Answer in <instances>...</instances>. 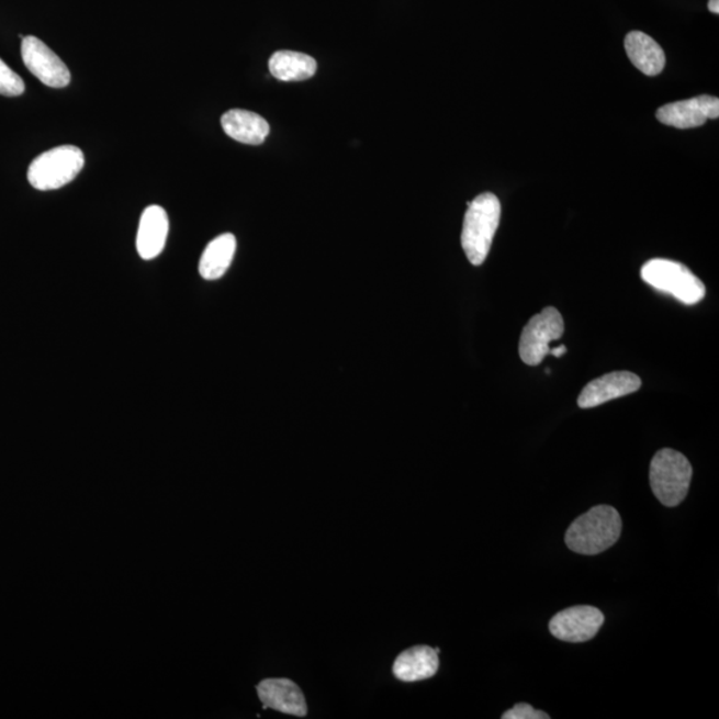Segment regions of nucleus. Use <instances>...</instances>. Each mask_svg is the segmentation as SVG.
<instances>
[{"label": "nucleus", "mask_w": 719, "mask_h": 719, "mask_svg": "<svg viewBox=\"0 0 719 719\" xmlns=\"http://www.w3.org/2000/svg\"><path fill=\"white\" fill-rule=\"evenodd\" d=\"M622 520L613 506L598 505L580 516L566 530L565 543L578 554L605 552L620 539Z\"/></svg>", "instance_id": "f257e3e1"}, {"label": "nucleus", "mask_w": 719, "mask_h": 719, "mask_svg": "<svg viewBox=\"0 0 719 719\" xmlns=\"http://www.w3.org/2000/svg\"><path fill=\"white\" fill-rule=\"evenodd\" d=\"M499 217H502V204L491 192L481 193L473 202L468 203L461 246L473 266H481L486 260L498 228Z\"/></svg>", "instance_id": "f03ea898"}, {"label": "nucleus", "mask_w": 719, "mask_h": 719, "mask_svg": "<svg viewBox=\"0 0 719 719\" xmlns=\"http://www.w3.org/2000/svg\"><path fill=\"white\" fill-rule=\"evenodd\" d=\"M693 468L683 453L673 449L656 452L649 469L650 486L662 505L674 508L689 492Z\"/></svg>", "instance_id": "7ed1b4c3"}, {"label": "nucleus", "mask_w": 719, "mask_h": 719, "mask_svg": "<svg viewBox=\"0 0 719 719\" xmlns=\"http://www.w3.org/2000/svg\"><path fill=\"white\" fill-rule=\"evenodd\" d=\"M641 279L655 290L667 293L686 305L698 304L706 295L703 281L689 268L677 261L649 260L642 267Z\"/></svg>", "instance_id": "20e7f679"}, {"label": "nucleus", "mask_w": 719, "mask_h": 719, "mask_svg": "<svg viewBox=\"0 0 719 719\" xmlns=\"http://www.w3.org/2000/svg\"><path fill=\"white\" fill-rule=\"evenodd\" d=\"M85 155L75 146H60L43 153L31 162L27 178L35 190H59L78 177Z\"/></svg>", "instance_id": "39448f33"}, {"label": "nucleus", "mask_w": 719, "mask_h": 719, "mask_svg": "<svg viewBox=\"0 0 719 719\" xmlns=\"http://www.w3.org/2000/svg\"><path fill=\"white\" fill-rule=\"evenodd\" d=\"M565 324L560 312L554 306H548L539 315L530 318L521 334L520 358L530 367L540 366L550 355V342L559 340L564 335Z\"/></svg>", "instance_id": "423d86ee"}, {"label": "nucleus", "mask_w": 719, "mask_h": 719, "mask_svg": "<svg viewBox=\"0 0 719 719\" xmlns=\"http://www.w3.org/2000/svg\"><path fill=\"white\" fill-rule=\"evenodd\" d=\"M22 58L27 70L52 89H65L71 81V72L64 60L36 36L22 40Z\"/></svg>", "instance_id": "0eeeda50"}, {"label": "nucleus", "mask_w": 719, "mask_h": 719, "mask_svg": "<svg viewBox=\"0 0 719 719\" xmlns=\"http://www.w3.org/2000/svg\"><path fill=\"white\" fill-rule=\"evenodd\" d=\"M605 621L604 613L594 606H573L555 615L549 630L555 639L565 642H586L597 636Z\"/></svg>", "instance_id": "6e6552de"}, {"label": "nucleus", "mask_w": 719, "mask_h": 719, "mask_svg": "<svg viewBox=\"0 0 719 719\" xmlns=\"http://www.w3.org/2000/svg\"><path fill=\"white\" fill-rule=\"evenodd\" d=\"M718 116L719 100L710 96L669 103L656 111V119L662 124L679 130L701 127L710 119Z\"/></svg>", "instance_id": "1a4fd4ad"}, {"label": "nucleus", "mask_w": 719, "mask_h": 719, "mask_svg": "<svg viewBox=\"0 0 719 719\" xmlns=\"http://www.w3.org/2000/svg\"><path fill=\"white\" fill-rule=\"evenodd\" d=\"M641 385L642 381L636 373L622 371L604 374L584 387L578 397V406L583 409L594 408L611 400L631 395L639 391Z\"/></svg>", "instance_id": "9d476101"}, {"label": "nucleus", "mask_w": 719, "mask_h": 719, "mask_svg": "<svg viewBox=\"0 0 719 719\" xmlns=\"http://www.w3.org/2000/svg\"><path fill=\"white\" fill-rule=\"evenodd\" d=\"M256 690L265 709L295 717H305L308 712L302 689L291 679L268 678L261 681Z\"/></svg>", "instance_id": "9b49d317"}, {"label": "nucleus", "mask_w": 719, "mask_h": 719, "mask_svg": "<svg viewBox=\"0 0 719 719\" xmlns=\"http://www.w3.org/2000/svg\"><path fill=\"white\" fill-rule=\"evenodd\" d=\"M170 222L165 209L149 205L143 211L139 229H137L136 248L143 260L158 258L166 247Z\"/></svg>", "instance_id": "f8f14e48"}, {"label": "nucleus", "mask_w": 719, "mask_h": 719, "mask_svg": "<svg viewBox=\"0 0 719 719\" xmlns=\"http://www.w3.org/2000/svg\"><path fill=\"white\" fill-rule=\"evenodd\" d=\"M440 649L418 645L405 650L393 664V674L403 683L429 679L439 671Z\"/></svg>", "instance_id": "ddd939ff"}, {"label": "nucleus", "mask_w": 719, "mask_h": 719, "mask_svg": "<svg viewBox=\"0 0 719 719\" xmlns=\"http://www.w3.org/2000/svg\"><path fill=\"white\" fill-rule=\"evenodd\" d=\"M224 133L236 142L259 146L270 134V124L265 117L246 110H229L222 116Z\"/></svg>", "instance_id": "4468645a"}, {"label": "nucleus", "mask_w": 719, "mask_h": 719, "mask_svg": "<svg viewBox=\"0 0 719 719\" xmlns=\"http://www.w3.org/2000/svg\"><path fill=\"white\" fill-rule=\"evenodd\" d=\"M625 49L631 64L648 77H656L664 71L666 64L664 49L652 36L641 31H633L625 37Z\"/></svg>", "instance_id": "2eb2a0df"}, {"label": "nucleus", "mask_w": 719, "mask_h": 719, "mask_svg": "<svg viewBox=\"0 0 719 719\" xmlns=\"http://www.w3.org/2000/svg\"><path fill=\"white\" fill-rule=\"evenodd\" d=\"M236 252V237L224 234L212 240L204 249L199 262V272L204 280H217L228 271Z\"/></svg>", "instance_id": "dca6fc26"}, {"label": "nucleus", "mask_w": 719, "mask_h": 719, "mask_svg": "<svg viewBox=\"0 0 719 719\" xmlns=\"http://www.w3.org/2000/svg\"><path fill=\"white\" fill-rule=\"evenodd\" d=\"M270 71L281 81H302L314 77L317 64L312 56L295 52H278L271 56Z\"/></svg>", "instance_id": "f3484780"}, {"label": "nucleus", "mask_w": 719, "mask_h": 719, "mask_svg": "<svg viewBox=\"0 0 719 719\" xmlns=\"http://www.w3.org/2000/svg\"><path fill=\"white\" fill-rule=\"evenodd\" d=\"M24 90L26 86L23 79L0 59V96L19 97Z\"/></svg>", "instance_id": "a211bd4d"}, {"label": "nucleus", "mask_w": 719, "mask_h": 719, "mask_svg": "<svg viewBox=\"0 0 719 719\" xmlns=\"http://www.w3.org/2000/svg\"><path fill=\"white\" fill-rule=\"evenodd\" d=\"M503 719H549L547 712L536 710L528 704H517L515 708L505 711Z\"/></svg>", "instance_id": "6ab92c4d"}, {"label": "nucleus", "mask_w": 719, "mask_h": 719, "mask_svg": "<svg viewBox=\"0 0 719 719\" xmlns=\"http://www.w3.org/2000/svg\"><path fill=\"white\" fill-rule=\"evenodd\" d=\"M566 353V347L560 346L558 348L550 349V355L555 356V358H561L562 355Z\"/></svg>", "instance_id": "aec40b11"}, {"label": "nucleus", "mask_w": 719, "mask_h": 719, "mask_svg": "<svg viewBox=\"0 0 719 719\" xmlns=\"http://www.w3.org/2000/svg\"><path fill=\"white\" fill-rule=\"evenodd\" d=\"M709 11L719 14V0H709Z\"/></svg>", "instance_id": "412c9836"}]
</instances>
